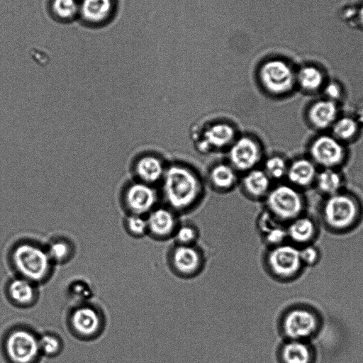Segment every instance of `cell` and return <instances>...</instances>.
I'll list each match as a JSON object with an SVG mask.
<instances>
[{"instance_id": "cell-1", "label": "cell", "mask_w": 363, "mask_h": 363, "mask_svg": "<svg viewBox=\"0 0 363 363\" xmlns=\"http://www.w3.org/2000/svg\"><path fill=\"white\" fill-rule=\"evenodd\" d=\"M10 263L16 276L38 285L46 283L54 272V264L45 246L31 240L17 242L10 252Z\"/></svg>"}, {"instance_id": "cell-2", "label": "cell", "mask_w": 363, "mask_h": 363, "mask_svg": "<svg viewBox=\"0 0 363 363\" xmlns=\"http://www.w3.org/2000/svg\"><path fill=\"white\" fill-rule=\"evenodd\" d=\"M162 180L163 196L174 210L190 208L201 194V184L199 177L186 166L170 165L165 169Z\"/></svg>"}, {"instance_id": "cell-3", "label": "cell", "mask_w": 363, "mask_h": 363, "mask_svg": "<svg viewBox=\"0 0 363 363\" xmlns=\"http://www.w3.org/2000/svg\"><path fill=\"white\" fill-rule=\"evenodd\" d=\"M39 335L30 327H13L4 341V354L8 363H39L42 354L38 345Z\"/></svg>"}, {"instance_id": "cell-4", "label": "cell", "mask_w": 363, "mask_h": 363, "mask_svg": "<svg viewBox=\"0 0 363 363\" xmlns=\"http://www.w3.org/2000/svg\"><path fill=\"white\" fill-rule=\"evenodd\" d=\"M67 326L77 339L92 341L100 337L105 330V315L97 306L82 302L68 313Z\"/></svg>"}, {"instance_id": "cell-5", "label": "cell", "mask_w": 363, "mask_h": 363, "mask_svg": "<svg viewBox=\"0 0 363 363\" xmlns=\"http://www.w3.org/2000/svg\"><path fill=\"white\" fill-rule=\"evenodd\" d=\"M296 70L286 60L272 59L259 70V80L265 91L273 96L290 93L296 85Z\"/></svg>"}, {"instance_id": "cell-6", "label": "cell", "mask_w": 363, "mask_h": 363, "mask_svg": "<svg viewBox=\"0 0 363 363\" xmlns=\"http://www.w3.org/2000/svg\"><path fill=\"white\" fill-rule=\"evenodd\" d=\"M266 203L270 214L283 221H291L299 217L304 207L302 195L290 184L271 189L266 196Z\"/></svg>"}, {"instance_id": "cell-7", "label": "cell", "mask_w": 363, "mask_h": 363, "mask_svg": "<svg viewBox=\"0 0 363 363\" xmlns=\"http://www.w3.org/2000/svg\"><path fill=\"white\" fill-rule=\"evenodd\" d=\"M359 209L358 203L352 196L340 191L327 197L323 206V215L330 226L343 229L354 222Z\"/></svg>"}, {"instance_id": "cell-8", "label": "cell", "mask_w": 363, "mask_h": 363, "mask_svg": "<svg viewBox=\"0 0 363 363\" xmlns=\"http://www.w3.org/2000/svg\"><path fill=\"white\" fill-rule=\"evenodd\" d=\"M309 158L317 166L336 169L346 157L344 143L332 135L323 134L315 137L308 147Z\"/></svg>"}, {"instance_id": "cell-9", "label": "cell", "mask_w": 363, "mask_h": 363, "mask_svg": "<svg viewBox=\"0 0 363 363\" xmlns=\"http://www.w3.org/2000/svg\"><path fill=\"white\" fill-rule=\"evenodd\" d=\"M266 264L271 274L279 277L295 274L301 266L300 250L292 245L273 246L266 256Z\"/></svg>"}, {"instance_id": "cell-10", "label": "cell", "mask_w": 363, "mask_h": 363, "mask_svg": "<svg viewBox=\"0 0 363 363\" xmlns=\"http://www.w3.org/2000/svg\"><path fill=\"white\" fill-rule=\"evenodd\" d=\"M262 157V149L252 137L244 135L236 138L228 151L230 164L236 170L248 172L255 169Z\"/></svg>"}, {"instance_id": "cell-11", "label": "cell", "mask_w": 363, "mask_h": 363, "mask_svg": "<svg viewBox=\"0 0 363 363\" xmlns=\"http://www.w3.org/2000/svg\"><path fill=\"white\" fill-rule=\"evenodd\" d=\"M169 262L175 273L190 277L198 274L202 268L201 252L194 245H176L170 253Z\"/></svg>"}, {"instance_id": "cell-12", "label": "cell", "mask_w": 363, "mask_h": 363, "mask_svg": "<svg viewBox=\"0 0 363 363\" xmlns=\"http://www.w3.org/2000/svg\"><path fill=\"white\" fill-rule=\"evenodd\" d=\"M157 200L154 188L141 182L130 184L124 194V203L130 214L143 216L150 212Z\"/></svg>"}, {"instance_id": "cell-13", "label": "cell", "mask_w": 363, "mask_h": 363, "mask_svg": "<svg viewBox=\"0 0 363 363\" xmlns=\"http://www.w3.org/2000/svg\"><path fill=\"white\" fill-rule=\"evenodd\" d=\"M38 286L28 279L16 276L6 286L7 298L17 308H31L37 303L39 298Z\"/></svg>"}, {"instance_id": "cell-14", "label": "cell", "mask_w": 363, "mask_h": 363, "mask_svg": "<svg viewBox=\"0 0 363 363\" xmlns=\"http://www.w3.org/2000/svg\"><path fill=\"white\" fill-rule=\"evenodd\" d=\"M282 328L288 337L298 340L309 336L315 330L316 320L309 311L296 309L290 311L285 316Z\"/></svg>"}, {"instance_id": "cell-15", "label": "cell", "mask_w": 363, "mask_h": 363, "mask_svg": "<svg viewBox=\"0 0 363 363\" xmlns=\"http://www.w3.org/2000/svg\"><path fill=\"white\" fill-rule=\"evenodd\" d=\"M338 104L328 99L313 102L306 112V118L311 126L318 130L331 128L339 117Z\"/></svg>"}, {"instance_id": "cell-16", "label": "cell", "mask_w": 363, "mask_h": 363, "mask_svg": "<svg viewBox=\"0 0 363 363\" xmlns=\"http://www.w3.org/2000/svg\"><path fill=\"white\" fill-rule=\"evenodd\" d=\"M318 170L310 159L300 157L289 164L286 177L290 185L296 189H304L315 183Z\"/></svg>"}, {"instance_id": "cell-17", "label": "cell", "mask_w": 363, "mask_h": 363, "mask_svg": "<svg viewBox=\"0 0 363 363\" xmlns=\"http://www.w3.org/2000/svg\"><path fill=\"white\" fill-rule=\"evenodd\" d=\"M148 233L157 239H165L174 235L177 220L172 211L165 208H157L150 212L146 218Z\"/></svg>"}, {"instance_id": "cell-18", "label": "cell", "mask_w": 363, "mask_h": 363, "mask_svg": "<svg viewBox=\"0 0 363 363\" xmlns=\"http://www.w3.org/2000/svg\"><path fill=\"white\" fill-rule=\"evenodd\" d=\"M114 4V0H82L79 15L87 23H104L110 18Z\"/></svg>"}, {"instance_id": "cell-19", "label": "cell", "mask_w": 363, "mask_h": 363, "mask_svg": "<svg viewBox=\"0 0 363 363\" xmlns=\"http://www.w3.org/2000/svg\"><path fill=\"white\" fill-rule=\"evenodd\" d=\"M296 81L301 90L311 94L322 90L326 82L324 71L313 63L302 65L296 71Z\"/></svg>"}, {"instance_id": "cell-20", "label": "cell", "mask_w": 363, "mask_h": 363, "mask_svg": "<svg viewBox=\"0 0 363 363\" xmlns=\"http://www.w3.org/2000/svg\"><path fill=\"white\" fill-rule=\"evenodd\" d=\"M134 169L141 182L151 185L162 179L166 168L160 158L147 155L136 161Z\"/></svg>"}, {"instance_id": "cell-21", "label": "cell", "mask_w": 363, "mask_h": 363, "mask_svg": "<svg viewBox=\"0 0 363 363\" xmlns=\"http://www.w3.org/2000/svg\"><path fill=\"white\" fill-rule=\"evenodd\" d=\"M211 149H223L230 147L235 140V128L228 123H213L204 130L203 137Z\"/></svg>"}, {"instance_id": "cell-22", "label": "cell", "mask_w": 363, "mask_h": 363, "mask_svg": "<svg viewBox=\"0 0 363 363\" xmlns=\"http://www.w3.org/2000/svg\"><path fill=\"white\" fill-rule=\"evenodd\" d=\"M242 184L246 194L254 199L266 197L271 189L270 178L264 170L255 168L247 172Z\"/></svg>"}, {"instance_id": "cell-23", "label": "cell", "mask_w": 363, "mask_h": 363, "mask_svg": "<svg viewBox=\"0 0 363 363\" xmlns=\"http://www.w3.org/2000/svg\"><path fill=\"white\" fill-rule=\"evenodd\" d=\"M45 247L54 265L68 263L76 253L74 244L69 239L64 237L53 238Z\"/></svg>"}, {"instance_id": "cell-24", "label": "cell", "mask_w": 363, "mask_h": 363, "mask_svg": "<svg viewBox=\"0 0 363 363\" xmlns=\"http://www.w3.org/2000/svg\"><path fill=\"white\" fill-rule=\"evenodd\" d=\"M209 180L215 189L222 191L229 190L236 183V170L229 164H217L209 172Z\"/></svg>"}, {"instance_id": "cell-25", "label": "cell", "mask_w": 363, "mask_h": 363, "mask_svg": "<svg viewBox=\"0 0 363 363\" xmlns=\"http://www.w3.org/2000/svg\"><path fill=\"white\" fill-rule=\"evenodd\" d=\"M342 178L336 169L324 168L318 172L315 181L318 190L327 196L340 192Z\"/></svg>"}, {"instance_id": "cell-26", "label": "cell", "mask_w": 363, "mask_h": 363, "mask_svg": "<svg viewBox=\"0 0 363 363\" xmlns=\"http://www.w3.org/2000/svg\"><path fill=\"white\" fill-rule=\"evenodd\" d=\"M332 135L344 143L354 139L359 130L358 121L350 116H339L331 126Z\"/></svg>"}, {"instance_id": "cell-27", "label": "cell", "mask_w": 363, "mask_h": 363, "mask_svg": "<svg viewBox=\"0 0 363 363\" xmlns=\"http://www.w3.org/2000/svg\"><path fill=\"white\" fill-rule=\"evenodd\" d=\"M281 359L283 363H308V347L298 340H293L288 342L281 348Z\"/></svg>"}, {"instance_id": "cell-28", "label": "cell", "mask_w": 363, "mask_h": 363, "mask_svg": "<svg viewBox=\"0 0 363 363\" xmlns=\"http://www.w3.org/2000/svg\"><path fill=\"white\" fill-rule=\"evenodd\" d=\"M315 231V225L307 217H298L291 220L286 230L287 237L296 242H305L310 240Z\"/></svg>"}, {"instance_id": "cell-29", "label": "cell", "mask_w": 363, "mask_h": 363, "mask_svg": "<svg viewBox=\"0 0 363 363\" xmlns=\"http://www.w3.org/2000/svg\"><path fill=\"white\" fill-rule=\"evenodd\" d=\"M38 345L42 357L48 358L59 356L64 349L62 339L52 332H45L39 335Z\"/></svg>"}, {"instance_id": "cell-30", "label": "cell", "mask_w": 363, "mask_h": 363, "mask_svg": "<svg viewBox=\"0 0 363 363\" xmlns=\"http://www.w3.org/2000/svg\"><path fill=\"white\" fill-rule=\"evenodd\" d=\"M51 10L56 18L72 20L79 14V2L77 0H52Z\"/></svg>"}, {"instance_id": "cell-31", "label": "cell", "mask_w": 363, "mask_h": 363, "mask_svg": "<svg viewBox=\"0 0 363 363\" xmlns=\"http://www.w3.org/2000/svg\"><path fill=\"white\" fill-rule=\"evenodd\" d=\"M289 164L280 155L268 157L264 162V171L270 179L279 180L286 177Z\"/></svg>"}, {"instance_id": "cell-32", "label": "cell", "mask_w": 363, "mask_h": 363, "mask_svg": "<svg viewBox=\"0 0 363 363\" xmlns=\"http://www.w3.org/2000/svg\"><path fill=\"white\" fill-rule=\"evenodd\" d=\"M124 226L128 235L133 238H141L148 233L147 220L140 215L130 214Z\"/></svg>"}, {"instance_id": "cell-33", "label": "cell", "mask_w": 363, "mask_h": 363, "mask_svg": "<svg viewBox=\"0 0 363 363\" xmlns=\"http://www.w3.org/2000/svg\"><path fill=\"white\" fill-rule=\"evenodd\" d=\"M177 245H194L198 237L196 229L191 225H183L177 228L174 234Z\"/></svg>"}, {"instance_id": "cell-34", "label": "cell", "mask_w": 363, "mask_h": 363, "mask_svg": "<svg viewBox=\"0 0 363 363\" xmlns=\"http://www.w3.org/2000/svg\"><path fill=\"white\" fill-rule=\"evenodd\" d=\"M322 91L325 99L338 104L343 96V88L337 81L332 80L325 82Z\"/></svg>"}, {"instance_id": "cell-35", "label": "cell", "mask_w": 363, "mask_h": 363, "mask_svg": "<svg viewBox=\"0 0 363 363\" xmlns=\"http://www.w3.org/2000/svg\"><path fill=\"white\" fill-rule=\"evenodd\" d=\"M265 240L272 247L281 245L287 237L286 230L280 227L272 225L263 232Z\"/></svg>"}, {"instance_id": "cell-36", "label": "cell", "mask_w": 363, "mask_h": 363, "mask_svg": "<svg viewBox=\"0 0 363 363\" xmlns=\"http://www.w3.org/2000/svg\"><path fill=\"white\" fill-rule=\"evenodd\" d=\"M300 257L302 262L311 264L316 261L318 252L315 248L306 247L300 251Z\"/></svg>"}, {"instance_id": "cell-37", "label": "cell", "mask_w": 363, "mask_h": 363, "mask_svg": "<svg viewBox=\"0 0 363 363\" xmlns=\"http://www.w3.org/2000/svg\"><path fill=\"white\" fill-rule=\"evenodd\" d=\"M354 27L363 30V1L356 6Z\"/></svg>"}]
</instances>
